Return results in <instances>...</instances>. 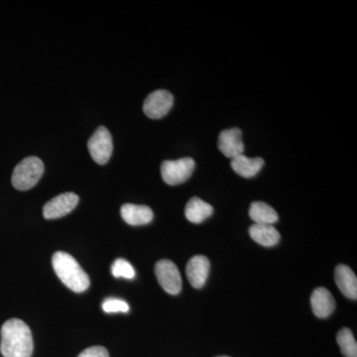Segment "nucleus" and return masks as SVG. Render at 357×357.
I'll use <instances>...</instances> for the list:
<instances>
[{
	"label": "nucleus",
	"mask_w": 357,
	"mask_h": 357,
	"mask_svg": "<svg viewBox=\"0 0 357 357\" xmlns=\"http://www.w3.org/2000/svg\"><path fill=\"white\" fill-rule=\"evenodd\" d=\"M0 351L4 357H31L33 337L29 326L20 319L6 321L1 328Z\"/></svg>",
	"instance_id": "1"
},
{
	"label": "nucleus",
	"mask_w": 357,
	"mask_h": 357,
	"mask_svg": "<svg viewBox=\"0 0 357 357\" xmlns=\"http://www.w3.org/2000/svg\"><path fill=\"white\" fill-rule=\"evenodd\" d=\"M52 263L59 279L70 290L82 293L89 287L88 274L72 255L58 251L53 255Z\"/></svg>",
	"instance_id": "2"
},
{
	"label": "nucleus",
	"mask_w": 357,
	"mask_h": 357,
	"mask_svg": "<svg viewBox=\"0 0 357 357\" xmlns=\"http://www.w3.org/2000/svg\"><path fill=\"white\" fill-rule=\"evenodd\" d=\"M44 174V163L38 157L23 159L14 169L13 185L16 190L27 191L37 185Z\"/></svg>",
	"instance_id": "3"
},
{
	"label": "nucleus",
	"mask_w": 357,
	"mask_h": 357,
	"mask_svg": "<svg viewBox=\"0 0 357 357\" xmlns=\"http://www.w3.org/2000/svg\"><path fill=\"white\" fill-rule=\"evenodd\" d=\"M194 159L190 157L178 160H166L161 164V175L167 185H177L189 180L194 172Z\"/></svg>",
	"instance_id": "4"
},
{
	"label": "nucleus",
	"mask_w": 357,
	"mask_h": 357,
	"mask_svg": "<svg viewBox=\"0 0 357 357\" xmlns=\"http://www.w3.org/2000/svg\"><path fill=\"white\" fill-rule=\"evenodd\" d=\"M88 149L96 163L105 165L109 161L114 151V142L109 129L105 126H100L96 129L89 139Z\"/></svg>",
	"instance_id": "5"
},
{
	"label": "nucleus",
	"mask_w": 357,
	"mask_h": 357,
	"mask_svg": "<svg viewBox=\"0 0 357 357\" xmlns=\"http://www.w3.org/2000/svg\"><path fill=\"white\" fill-rule=\"evenodd\" d=\"M155 273L160 286L171 295H177L182 290V278L175 263L162 259L155 266Z\"/></svg>",
	"instance_id": "6"
},
{
	"label": "nucleus",
	"mask_w": 357,
	"mask_h": 357,
	"mask_svg": "<svg viewBox=\"0 0 357 357\" xmlns=\"http://www.w3.org/2000/svg\"><path fill=\"white\" fill-rule=\"evenodd\" d=\"M174 105V96L165 89H157L147 96L143 103V112L149 119H160L165 116Z\"/></svg>",
	"instance_id": "7"
},
{
	"label": "nucleus",
	"mask_w": 357,
	"mask_h": 357,
	"mask_svg": "<svg viewBox=\"0 0 357 357\" xmlns=\"http://www.w3.org/2000/svg\"><path fill=\"white\" fill-rule=\"evenodd\" d=\"M77 204H79V197L74 192H64L59 195L45 204L44 218L46 220H55V218L65 217L70 211H74Z\"/></svg>",
	"instance_id": "8"
},
{
	"label": "nucleus",
	"mask_w": 357,
	"mask_h": 357,
	"mask_svg": "<svg viewBox=\"0 0 357 357\" xmlns=\"http://www.w3.org/2000/svg\"><path fill=\"white\" fill-rule=\"evenodd\" d=\"M218 150L227 158L234 159L243 155L244 144L243 131L239 128L225 129L220 132L218 141Z\"/></svg>",
	"instance_id": "9"
},
{
	"label": "nucleus",
	"mask_w": 357,
	"mask_h": 357,
	"mask_svg": "<svg viewBox=\"0 0 357 357\" xmlns=\"http://www.w3.org/2000/svg\"><path fill=\"white\" fill-rule=\"evenodd\" d=\"M210 261L203 255H197L192 257L185 267V273L192 287L196 289L203 288L208 273H210Z\"/></svg>",
	"instance_id": "10"
},
{
	"label": "nucleus",
	"mask_w": 357,
	"mask_h": 357,
	"mask_svg": "<svg viewBox=\"0 0 357 357\" xmlns=\"http://www.w3.org/2000/svg\"><path fill=\"white\" fill-rule=\"evenodd\" d=\"M311 305L314 314L321 319L330 317L335 309V301L332 293L323 287L314 289L311 296Z\"/></svg>",
	"instance_id": "11"
},
{
	"label": "nucleus",
	"mask_w": 357,
	"mask_h": 357,
	"mask_svg": "<svg viewBox=\"0 0 357 357\" xmlns=\"http://www.w3.org/2000/svg\"><path fill=\"white\" fill-rule=\"evenodd\" d=\"M121 218L129 225H145L153 220V211L147 206L126 204L121 208Z\"/></svg>",
	"instance_id": "12"
},
{
	"label": "nucleus",
	"mask_w": 357,
	"mask_h": 357,
	"mask_svg": "<svg viewBox=\"0 0 357 357\" xmlns=\"http://www.w3.org/2000/svg\"><path fill=\"white\" fill-rule=\"evenodd\" d=\"M335 279L340 292L349 299L356 300L357 279L354 271L347 265H338L335 270Z\"/></svg>",
	"instance_id": "13"
},
{
	"label": "nucleus",
	"mask_w": 357,
	"mask_h": 357,
	"mask_svg": "<svg viewBox=\"0 0 357 357\" xmlns=\"http://www.w3.org/2000/svg\"><path fill=\"white\" fill-rule=\"evenodd\" d=\"M264 165V160L262 158H248L244 155H239L236 158L231 159V168L241 177L249 178L255 177Z\"/></svg>",
	"instance_id": "14"
},
{
	"label": "nucleus",
	"mask_w": 357,
	"mask_h": 357,
	"mask_svg": "<svg viewBox=\"0 0 357 357\" xmlns=\"http://www.w3.org/2000/svg\"><path fill=\"white\" fill-rule=\"evenodd\" d=\"M249 234L255 243L267 248L276 245L280 241V234L273 225L255 223L249 229Z\"/></svg>",
	"instance_id": "15"
},
{
	"label": "nucleus",
	"mask_w": 357,
	"mask_h": 357,
	"mask_svg": "<svg viewBox=\"0 0 357 357\" xmlns=\"http://www.w3.org/2000/svg\"><path fill=\"white\" fill-rule=\"evenodd\" d=\"M213 208L210 204L203 199L194 197L188 202L185 208V215L189 222L201 223L213 215Z\"/></svg>",
	"instance_id": "16"
},
{
	"label": "nucleus",
	"mask_w": 357,
	"mask_h": 357,
	"mask_svg": "<svg viewBox=\"0 0 357 357\" xmlns=\"http://www.w3.org/2000/svg\"><path fill=\"white\" fill-rule=\"evenodd\" d=\"M249 217L257 225H273L278 222V213L272 206L263 202H255L249 208Z\"/></svg>",
	"instance_id": "17"
},
{
	"label": "nucleus",
	"mask_w": 357,
	"mask_h": 357,
	"mask_svg": "<svg viewBox=\"0 0 357 357\" xmlns=\"http://www.w3.org/2000/svg\"><path fill=\"white\" fill-rule=\"evenodd\" d=\"M337 340L345 357H357L356 340L349 328H342L337 333Z\"/></svg>",
	"instance_id": "18"
},
{
	"label": "nucleus",
	"mask_w": 357,
	"mask_h": 357,
	"mask_svg": "<svg viewBox=\"0 0 357 357\" xmlns=\"http://www.w3.org/2000/svg\"><path fill=\"white\" fill-rule=\"evenodd\" d=\"M112 273L115 278L133 279L135 277V270L126 259L115 260L112 267Z\"/></svg>",
	"instance_id": "19"
},
{
	"label": "nucleus",
	"mask_w": 357,
	"mask_h": 357,
	"mask_svg": "<svg viewBox=\"0 0 357 357\" xmlns=\"http://www.w3.org/2000/svg\"><path fill=\"white\" fill-rule=\"evenodd\" d=\"M102 310L105 312H109V314L110 312H128L129 306L126 301L109 298V299L103 302Z\"/></svg>",
	"instance_id": "20"
},
{
	"label": "nucleus",
	"mask_w": 357,
	"mask_h": 357,
	"mask_svg": "<svg viewBox=\"0 0 357 357\" xmlns=\"http://www.w3.org/2000/svg\"><path fill=\"white\" fill-rule=\"evenodd\" d=\"M77 357H109V354L105 347H91L84 349Z\"/></svg>",
	"instance_id": "21"
},
{
	"label": "nucleus",
	"mask_w": 357,
	"mask_h": 357,
	"mask_svg": "<svg viewBox=\"0 0 357 357\" xmlns=\"http://www.w3.org/2000/svg\"><path fill=\"white\" fill-rule=\"evenodd\" d=\"M218 357H229V356H218Z\"/></svg>",
	"instance_id": "22"
}]
</instances>
